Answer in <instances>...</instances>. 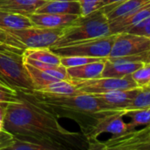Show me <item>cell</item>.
<instances>
[{"label": "cell", "instance_id": "obj_24", "mask_svg": "<svg viewBox=\"0 0 150 150\" xmlns=\"http://www.w3.org/2000/svg\"><path fill=\"white\" fill-rule=\"evenodd\" d=\"M150 107V88L147 87H143L140 88L139 92L131 102V103L125 110V113L129 110H140Z\"/></svg>", "mask_w": 150, "mask_h": 150}, {"label": "cell", "instance_id": "obj_27", "mask_svg": "<svg viewBox=\"0 0 150 150\" xmlns=\"http://www.w3.org/2000/svg\"><path fill=\"white\" fill-rule=\"evenodd\" d=\"M18 92L6 86V84L0 82V103H12L19 101Z\"/></svg>", "mask_w": 150, "mask_h": 150}, {"label": "cell", "instance_id": "obj_10", "mask_svg": "<svg viewBox=\"0 0 150 150\" xmlns=\"http://www.w3.org/2000/svg\"><path fill=\"white\" fill-rule=\"evenodd\" d=\"M25 64L32 80L35 90H39L51 82L58 81H71L68 76L67 69L62 64L43 70L35 68L28 64Z\"/></svg>", "mask_w": 150, "mask_h": 150}, {"label": "cell", "instance_id": "obj_21", "mask_svg": "<svg viewBox=\"0 0 150 150\" xmlns=\"http://www.w3.org/2000/svg\"><path fill=\"white\" fill-rule=\"evenodd\" d=\"M35 91L55 96H75L80 94L75 85L71 81H58L51 82Z\"/></svg>", "mask_w": 150, "mask_h": 150}, {"label": "cell", "instance_id": "obj_25", "mask_svg": "<svg viewBox=\"0 0 150 150\" xmlns=\"http://www.w3.org/2000/svg\"><path fill=\"white\" fill-rule=\"evenodd\" d=\"M107 58L101 57H81V56H74V57H62L60 59V64L65 68L79 66L82 64H87L93 62L102 61Z\"/></svg>", "mask_w": 150, "mask_h": 150}, {"label": "cell", "instance_id": "obj_3", "mask_svg": "<svg viewBox=\"0 0 150 150\" xmlns=\"http://www.w3.org/2000/svg\"><path fill=\"white\" fill-rule=\"evenodd\" d=\"M110 21L100 9L87 16H79L63 29L54 46H63L110 35Z\"/></svg>", "mask_w": 150, "mask_h": 150}, {"label": "cell", "instance_id": "obj_5", "mask_svg": "<svg viewBox=\"0 0 150 150\" xmlns=\"http://www.w3.org/2000/svg\"><path fill=\"white\" fill-rule=\"evenodd\" d=\"M116 35L105 37L88 40L63 46H52L50 50L55 54L62 57H92L108 58L115 40Z\"/></svg>", "mask_w": 150, "mask_h": 150}, {"label": "cell", "instance_id": "obj_4", "mask_svg": "<svg viewBox=\"0 0 150 150\" xmlns=\"http://www.w3.org/2000/svg\"><path fill=\"white\" fill-rule=\"evenodd\" d=\"M23 51L7 45L0 46V82L17 92H32L35 88L25 64Z\"/></svg>", "mask_w": 150, "mask_h": 150}, {"label": "cell", "instance_id": "obj_28", "mask_svg": "<svg viewBox=\"0 0 150 150\" xmlns=\"http://www.w3.org/2000/svg\"><path fill=\"white\" fill-rule=\"evenodd\" d=\"M81 6V16H87L103 7V0H77Z\"/></svg>", "mask_w": 150, "mask_h": 150}, {"label": "cell", "instance_id": "obj_34", "mask_svg": "<svg viewBox=\"0 0 150 150\" xmlns=\"http://www.w3.org/2000/svg\"><path fill=\"white\" fill-rule=\"evenodd\" d=\"M123 1H125V0H103V7L109 5H117Z\"/></svg>", "mask_w": 150, "mask_h": 150}, {"label": "cell", "instance_id": "obj_8", "mask_svg": "<svg viewBox=\"0 0 150 150\" xmlns=\"http://www.w3.org/2000/svg\"><path fill=\"white\" fill-rule=\"evenodd\" d=\"M150 50V38L127 32L116 34L108 58H117Z\"/></svg>", "mask_w": 150, "mask_h": 150}, {"label": "cell", "instance_id": "obj_35", "mask_svg": "<svg viewBox=\"0 0 150 150\" xmlns=\"http://www.w3.org/2000/svg\"><path fill=\"white\" fill-rule=\"evenodd\" d=\"M108 147V146H107ZM107 150H124L122 148H119V147H108Z\"/></svg>", "mask_w": 150, "mask_h": 150}, {"label": "cell", "instance_id": "obj_29", "mask_svg": "<svg viewBox=\"0 0 150 150\" xmlns=\"http://www.w3.org/2000/svg\"><path fill=\"white\" fill-rule=\"evenodd\" d=\"M1 45H7V46H11L13 48L20 49V50H25L27 49L15 37L11 35L6 31L0 28V46Z\"/></svg>", "mask_w": 150, "mask_h": 150}, {"label": "cell", "instance_id": "obj_12", "mask_svg": "<svg viewBox=\"0 0 150 150\" xmlns=\"http://www.w3.org/2000/svg\"><path fill=\"white\" fill-rule=\"evenodd\" d=\"M141 88H135L131 89L115 90L103 94L93 95L108 105L110 109L116 111H125L126 107L134 99Z\"/></svg>", "mask_w": 150, "mask_h": 150}, {"label": "cell", "instance_id": "obj_32", "mask_svg": "<svg viewBox=\"0 0 150 150\" xmlns=\"http://www.w3.org/2000/svg\"><path fill=\"white\" fill-rule=\"evenodd\" d=\"M122 149H124V150H150V141L130 146H127V147L122 148Z\"/></svg>", "mask_w": 150, "mask_h": 150}, {"label": "cell", "instance_id": "obj_16", "mask_svg": "<svg viewBox=\"0 0 150 150\" xmlns=\"http://www.w3.org/2000/svg\"><path fill=\"white\" fill-rule=\"evenodd\" d=\"M150 3V0H125L117 5H109L101 8L109 21L125 18L140 7Z\"/></svg>", "mask_w": 150, "mask_h": 150}, {"label": "cell", "instance_id": "obj_15", "mask_svg": "<svg viewBox=\"0 0 150 150\" xmlns=\"http://www.w3.org/2000/svg\"><path fill=\"white\" fill-rule=\"evenodd\" d=\"M28 17L34 26L47 28H63L70 25L79 16L71 14L32 13Z\"/></svg>", "mask_w": 150, "mask_h": 150}, {"label": "cell", "instance_id": "obj_36", "mask_svg": "<svg viewBox=\"0 0 150 150\" xmlns=\"http://www.w3.org/2000/svg\"><path fill=\"white\" fill-rule=\"evenodd\" d=\"M146 87H147V88H150V82H149V83H148V85H147V86H146Z\"/></svg>", "mask_w": 150, "mask_h": 150}, {"label": "cell", "instance_id": "obj_31", "mask_svg": "<svg viewBox=\"0 0 150 150\" xmlns=\"http://www.w3.org/2000/svg\"><path fill=\"white\" fill-rule=\"evenodd\" d=\"M108 147L105 142L100 141L98 139L88 141V150H107Z\"/></svg>", "mask_w": 150, "mask_h": 150}, {"label": "cell", "instance_id": "obj_9", "mask_svg": "<svg viewBox=\"0 0 150 150\" xmlns=\"http://www.w3.org/2000/svg\"><path fill=\"white\" fill-rule=\"evenodd\" d=\"M125 111H115L101 117L93 129L85 136L88 141L97 139L103 133H110L111 137H117L127 132L128 126L123 119Z\"/></svg>", "mask_w": 150, "mask_h": 150}, {"label": "cell", "instance_id": "obj_1", "mask_svg": "<svg viewBox=\"0 0 150 150\" xmlns=\"http://www.w3.org/2000/svg\"><path fill=\"white\" fill-rule=\"evenodd\" d=\"M18 95V102L7 104L5 131L17 139L62 150H88V141L82 132L66 130L53 114Z\"/></svg>", "mask_w": 150, "mask_h": 150}, {"label": "cell", "instance_id": "obj_23", "mask_svg": "<svg viewBox=\"0 0 150 150\" xmlns=\"http://www.w3.org/2000/svg\"><path fill=\"white\" fill-rule=\"evenodd\" d=\"M125 116H128L131 118V121L127 123V132L136 130V128L139 126L147 125L150 124V107L146 109L126 111Z\"/></svg>", "mask_w": 150, "mask_h": 150}, {"label": "cell", "instance_id": "obj_22", "mask_svg": "<svg viewBox=\"0 0 150 150\" xmlns=\"http://www.w3.org/2000/svg\"><path fill=\"white\" fill-rule=\"evenodd\" d=\"M0 150H62V149L26 140V139H17L12 135V138L9 139L6 145Z\"/></svg>", "mask_w": 150, "mask_h": 150}, {"label": "cell", "instance_id": "obj_33", "mask_svg": "<svg viewBox=\"0 0 150 150\" xmlns=\"http://www.w3.org/2000/svg\"><path fill=\"white\" fill-rule=\"evenodd\" d=\"M7 103H0V131L4 129V123L6 115Z\"/></svg>", "mask_w": 150, "mask_h": 150}, {"label": "cell", "instance_id": "obj_13", "mask_svg": "<svg viewBox=\"0 0 150 150\" xmlns=\"http://www.w3.org/2000/svg\"><path fill=\"white\" fill-rule=\"evenodd\" d=\"M145 63L129 62L121 58H107L101 77L124 78L131 75Z\"/></svg>", "mask_w": 150, "mask_h": 150}, {"label": "cell", "instance_id": "obj_20", "mask_svg": "<svg viewBox=\"0 0 150 150\" xmlns=\"http://www.w3.org/2000/svg\"><path fill=\"white\" fill-rule=\"evenodd\" d=\"M33 26L32 21L27 15L0 10V28L5 31L21 29Z\"/></svg>", "mask_w": 150, "mask_h": 150}, {"label": "cell", "instance_id": "obj_19", "mask_svg": "<svg viewBox=\"0 0 150 150\" xmlns=\"http://www.w3.org/2000/svg\"><path fill=\"white\" fill-rule=\"evenodd\" d=\"M47 1L50 0H0V10L28 16Z\"/></svg>", "mask_w": 150, "mask_h": 150}, {"label": "cell", "instance_id": "obj_30", "mask_svg": "<svg viewBox=\"0 0 150 150\" xmlns=\"http://www.w3.org/2000/svg\"><path fill=\"white\" fill-rule=\"evenodd\" d=\"M127 33L143 35V36L150 38V16L147 19L144 20L142 22L139 23L138 25L129 29Z\"/></svg>", "mask_w": 150, "mask_h": 150}, {"label": "cell", "instance_id": "obj_11", "mask_svg": "<svg viewBox=\"0 0 150 150\" xmlns=\"http://www.w3.org/2000/svg\"><path fill=\"white\" fill-rule=\"evenodd\" d=\"M23 56L25 64L42 70L61 64V57L52 52L50 48L26 49L23 51Z\"/></svg>", "mask_w": 150, "mask_h": 150}, {"label": "cell", "instance_id": "obj_2", "mask_svg": "<svg viewBox=\"0 0 150 150\" xmlns=\"http://www.w3.org/2000/svg\"><path fill=\"white\" fill-rule=\"evenodd\" d=\"M19 93L57 118L65 117L76 122L85 136L101 117L116 111L93 95L80 93L75 96H55L35 90Z\"/></svg>", "mask_w": 150, "mask_h": 150}, {"label": "cell", "instance_id": "obj_6", "mask_svg": "<svg viewBox=\"0 0 150 150\" xmlns=\"http://www.w3.org/2000/svg\"><path fill=\"white\" fill-rule=\"evenodd\" d=\"M63 28H47L33 26L30 28L7 30L27 49L50 48L56 44L63 33Z\"/></svg>", "mask_w": 150, "mask_h": 150}, {"label": "cell", "instance_id": "obj_7", "mask_svg": "<svg viewBox=\"0 0 150 150\" xmlns=\"http://www.w3.org/2000/svg\"><path fill=\"white\" fill-rule=\"evenodd\" d=\"M78 91L81 94L96 95L103 94L115 90L131 89L139 88L132 80L131 75L124 78H108L99 77L90 80L83 81H71Z\"/></svg>", "mask_w": 150, "mask_h": 150}, {"label": "cell", "instance_id": "obj_26", "mask_svg": "<svg viewBox=\"0 0 150 150\" xmlns=\"http://www.w3.org/2000/svg\"><path fill=\"white\" fill-rule=\"evenodd\" d=\"M131 77L139 88L146 87L150 82V63H145L131 74Z\"/></svg>", "mask_w": 150, "mask_h": 150}, {"label": "cell", "instance_id": "obj_17", "mask_svg": "<svg viewBox=\"0 0 150 150\" xmlns=\"http://www.w3.org/2000/svg\"><path fill=\"white\" fill-rule=\"evenodd\" d=\"M35 13L81 15V6L77 0H50L41 6Z\"/></svg>", "mask_w": 150, "mask_h": 150}, {"label": "cell", "instance_id": "obj_18", "mask_svg": "<svg viewBox=\"0 0 150 150\" xmlns=\"http://www.w3.org/2000/svg\"><path fill=\"white\" fill-rule=\"evenodd\" d=\"M107 59L82 64L79 66L69 67L67 69L68 76L71 81H83L101 77Z\"/></svg>", "mask_w": 150, "mask_h": 150}, {"label": "cell", "instance_id": "obj_14", "mask_svg": "<svg viewBox=\"0 0 150 150\" xmlns=\"http://www.w3.org/2000/svg\"><path fill=\"white\" fill-rule=\"evenodd\" d=\"M150 16V3L140 7L130 15L110 21V29L111 35H116L122 32H127L129 29L142 22Z\"/></svg>", "mask_w": 150, "mask_h": 150}]
</instances>
